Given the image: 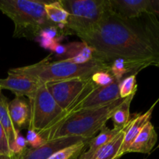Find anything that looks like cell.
<instances>
[{
  "label": "cell",
  "mask_w": 159,
  "mask_h": 159,
  "mask_svg": "<svg viewBox=\"0 0 159 159\" xmlns=\"http://www.w3.org/2000/svg\"><path fill=\"white\" fill-rule=\"evenodd\" d=\"M79 38L93 57L107 63L116 59L147 67L159 63V20L155 14L128 19L111 9L92 32Z\"/></svg>",
  "instance_id": "6da1fadb"
},
{
  "label": "cell",
  "mask_w": 159,
  "mask_h": 159,
  "mask_svg": "<svg viewBox=\"0 0 159 159\" xmlns=\"http://www.w3.org/2000/svg\"><path fill=\"white\" fill-rule=\"evenodd\" d=\"M110 64L93 57L84 63L70 61L68 58L58 61H50L48 57L27 66L11 68L10 72L26 76L43 85L49 82H60L70 79H85L100 71L110 72Z\"/></svg>",
  "instance_id": "7a4b0ae2"
},
{
  "label": "cell",
  "mask_w": 159,
  "mask_h": 159,
  "mask_svg": "<svg viewBox=\"0 0 159 159\" xmlns=\"http://www.w3.org/2000/svg\"><path fill=\"white\" fill-rule=\"evenodd\" d=\"M124 101L125 99L120 98L103 107L75 112L64 117L39 136L43 141L63 137L92 139L98 131L105 127L107 121L111 119L116 109Z\"/></svg>",
  "instance_id": "3957f363"
},
{
  "label": "cell",
  "mask_w": 159,
  "mask_h": 159,
  "mask_svg": "<svg viewBox=\"0 0 159 159\" xmlns=\"http://www.w3.org/2000/svg\"><path fill=\"white\" fill-rule=\"evenodd\" d=\"M48 1L0 0V11L14 23L13 37L34 40L47 29L57 28L45 12Z\"/></svg>",
  "instance_id": "277c9868"
},
{
  "label": "cell",
  "mask_w": 159,
  "mask_h": 159,
  "mask_svg": "<svg viewBox=\"0 0 159 159\" xmlns=\"http://www.w3.org/2000/svg\"><path fill=\"white\" fill-rule=\"evenodd\" d=\"M61 3L69 13L65 34L79 37L92 32L112 9L110 0H61Z\"/></svg>",
  "instance_id": "5b68a950"
},
{
  "label": "cell",
  "mask_w": 159,
  "mask_h": 159,
  "mask_svg": "<svg viewBox=\"0 0 159 159\" xmlns=\"http://www.w3.org/2000/svg\"><path fill=\"white\" fill-rule=\"evenodd\" d=\"M30 117L28 129L38 135L49 130L65 114L47 89L41 85L29 98Z\"/></svg>",
  "instance_id": "8992f818"
},
{
  "label": "cell",
  "mask_w": 159,
  "mask_h": 159,
  "mask_svg": "<svg viewBox=\"0 0 159 159\" xmlns=\"http://www.w3.org/2000/svg\"><path fill=\"white\" fill-rule=\"evenodd\" d=\"M119 84L120 82L115 81L107 86L98 87L92 82L90 86L85 90V93L79 96L77 101L65 111L62 119L75 112L103 107L120 99Z\"/></svg>",
  "instance_id": "52a82bcc"
},
{
  "label": "cell",
  "mask_w": 159,
  "mask_h": 159,
  "mask_svg": "<svg viewBox=\"0 0 159 159\" xmlns=\"http://www.w3.org/2000/svg\"><path fill=\"white\" fill-rule=\"evenodd\" d=\"M91 77L89 79H70L44 84L57 105L66 111L77 101L91 85ZM62 119V118H61Z\"/></svg>",
  "instance_id": "ba28073f"
},
{
  "label": "cell",
  "mask_w": 159,
  "mask_h": 159,
  "mask_svg": "<svg viewBox=\"0 0 159 159\" xmlns=\"http://www.w3.org/2000/svg\"><path fill=\"white\" fill-rule=\"evenodd\" d=\"M86 139L78 137H63L44 141L40 145L23 149L19 155H13L15 159H48L61 149Z\"/></svg>",
  "instance_id": "9c48e42d"
},
{
  "label": "cell",
  "mask_w": 159,
  "mask_h": 159,
  "mask_svg": "<svg viewBox=\"0 0 159 159\" xmlns=\"http://www.w3.org/2000/svg\"><path fill=\"white\" fill-rule=\"evenodd\" d=\"M113 12L125 18H136L144 13L159 15V1L110 0Z\"/></svg>",
  "instance_id": "30bf717a"
},
{
  "label": "cell",
  "mask_w": 159,
  "mask_h": 159,
  "mask_svg": "<svg viewBox=\"0 0 159 159\" xmlns=\"http://www.w3.org/2000/svg\"><path fill=\"white\" fill-rule=\"evenodd\" d=\"M41 84L26 76L14 74L8 71V77L0 79V91L9 90L16 97H27L29 99Z\"/></svg>",
  "instance_id": "8fae6325"
},
{
  "label": "cell",
  "mask_w": 159,
  "mask_h": 159,
  "mask_svg": "<svg viewBox=\"0 0 159 159\" xmlns=\"http://www.w3.org/2000/svg\"><path fill=\"white\" fill-rule=\"evenodd\" d=\"M154 107L155 105L144 113H136V114L132 115L130 121L126 127L125 134H124V141H123L120 150L118 154V158L127 154V150L131 145L133 141H134L135 138H137L140 131L142 130L143 127L148 122L151 121Z\"/></svg>",
  "instance_id": "7c38bea8"
},
{
  "label": "cell",
  "mask_w": 159,
  "mask_h": 159,
  "mask_svg": "<svg viewBox=\"0 0 159 159\" xmlns=\"http://www.w3.org/2000/svg\"><path fill=\"white\" fill-rule=\"evenodd\" d=\"M158 141V134L151 121L144 125L127 150V153L148 154Z\"/></svg>",
  "instance_id": "4fadbf2b"
},
{
  "label": "cell",
  "mask_w": 159,
  "mask_h": 159,
  "mask_svg": "<svg viewBox=\"0 0 159 159\" xmlns=\"http://www.w3.org/2000/svg\"><path fill=\"white\" fill-rule=\"evenodd\" d=\"M9 112L16 128L20 131L23 128H28L30 117V110L28 102L23 97L16 96L9 102Z\"/></svg>",
  "instance_id": "5bb4252c"
},
{
  "label": "cell",
  "mask_w": 159,
  "mask_h": 159,
  "mask_svg": "<svg viewBox=\"0 0 159 159\" xmlns=\"http://www.w3.org/2000/svg\"><path fill=\"white\" fill-rule=\"evenodd\" d=\"M123 128L110 129L107 126L102 127L99 134L90 139L88 143V150L85 151L79 159H93L99 151Z\"/></svg>",
  "instance_id": "9a60e30c"
},
{
  "label": "cell",
  "mask_w": 159,
  "mask_h": 159,
  "mask_svg": "<svg viewBox=\"0 0 159 159\" xmlns=\"http://www.w3.org/2000/svg\"><path fill=\"white\" fill-rule=\"evenodd\" d=\"M0 124L7 135L9 148L12 152L16 141L20 136V131L16 128L12 123L9 112V102L7 98L2 93V91H0Z\"/></svg>",
  "instance_id": "2e32d148"
},
{
  "label": "cell",
  "mask_w": 159,
  "mask_h": 159,
  "mask_svg": "<svg viewBox=\"0 0 159 159\" xmlns=\"http://www.w3.org/2000/svg\"><path fill=\"white\" fill-rule=\"evenodd\" d=\"M147 68L143 64L130 61L125 59H116L110 63V73L115 80L120 82L124 78L132 75H136L141 70Z\"/></svg>",
  "instance_id": "e0dca14e"
},
{
  "label": "cell",
  "mask_w": 159,
  "mask_h": 159,
  "mask_svg": "<svg viewBox=\"0 0 159 159\" xmlns=\"http://www.w3.org/2000/svg\"><path fill=\"white\" fill-rule=\"evenodd\" d=\"M45 12L48 20L57 27H65L69 13L62 6L61 1H48L45 5Z\"/></svg>",
  "instance_id": "ac0fdd59"
},
{
  "label": "cell",
  "mask_w": 159,
  "mask_h": 159,
  "mask_svg": "<svg viewBox=\"0 0 159 159\" xmlns=\"http://www.w3.org/2000/svg\"><path fill=\"white\" fill-rule=\"evenodd\" d=\"M127 125L99 151L93 159H118V154L124 141Z\"/></svg>",
  "instance_id": "d6986e66"
},
{
  "label": "cell",
  "mask_w": 159,
  "mask_h": 159,
  "mask_svg": "<svg viewBox=\"0 0 159 159\" xmlns=\"http://www.w3.org/2000/svg\"><path fill=\"white\" fill-rule=\"evenodd\" d=\"M134 96L135 94H133L129 97L126 98L125 101L114 112L111 117L114 127L123 128L128 124L130 117H131L130 113V103H131Z\"/></svg>",
  "instance_id": "ffe728a7"
},
{
  "label": "cell",
  "mask_w": 159,
  "mask_h": 159,
  "mask_svg": "<svg viewBox=\"0 0 159 159\" xmlns=\"http://www.w3.org/2000/svg\"><path fill=\"white\" fill-rule=\"evenodd\" d=\"M89 141L90 139L84 140L61 149L51 155L48 159H79L81 155L85 152V148L88 146Z\"/></svg>",
  "instance_id": "44dd1931"
},
{
  "label": "cell",
  "mask_w": 159,
  "mask_h": 159,
  "mask_svg": "<svg viewBox=\"0 0 159 159\" xmlns=\"http://www.w3.org/2000/svg\"><path fill=\"white\" fill-rule=\"evenodd\" d=\"M137 81L136 75H132L120 82L119 84V93L120 96L122 99H126L133 94H136L137 92Z\"/></svg>",
  "instance_id": "7402d4cb"
},
{
  "label": "cell",
  "mask_w": 159,
  "mask_h": 159,
  "mask_svg": "<svg viewBox=\"0 0 159 159\" xmlns=\"http://www.w3.org/2000/svg\"><path fill=\"white\" fill-rule=\"evenodd\" d=\"M91 79L94 85L98 87L107 86L116 81L109 71H100L94 73L91 76Z\"/></svg>",
  "instance_id": "603a6c76"
},
{
  "label": "cell",
  "mask_w": 159,
  "mask_h": 159,
  "mask_svg": "<svg viewBox=\"0 0 159 159\" xmlns=\"http://www.w3.org/2000/svg\"><path fill=\"white\" fill-rule=\"evenodd\" d=\"M0 154H2V155H9V156H12L10 148H9V140H8L7 135H6L5 130L3 129L1 124H0Z\"/></svg>",
  "instance_id": "cb8c5ba5"
},
{
  "label": "cell",
  "mask_w": 159,
  "mask_h": 159,
  "mask_svg": "<svg viewBox=\"0 0 159 159\" xmlns=\"http://www.w3.org/2000/svg\"><path fill=\"white\" fill-rule=\"evenodd\" d=\"M0 159H15L14 156H9V155H5L2 154H0Z\"/></svg>",
  "instance_id": "d4e9b609"
},
{
  "label": "cell",
  "mask_w": 159,
  "mask_h": 159,
  "mask_svg": "<svg viewBox=\"0 0 159 159\" xmlns=\"http://www.w3.org/2000/svg\"><path fill=\"white\" fill-rule=\"evenodd\" d=\"M157 67H158V68H159V63L158 64V65H157Z\"/></svg>",
  "instance_id": "484cf974"
}]
</instances>
